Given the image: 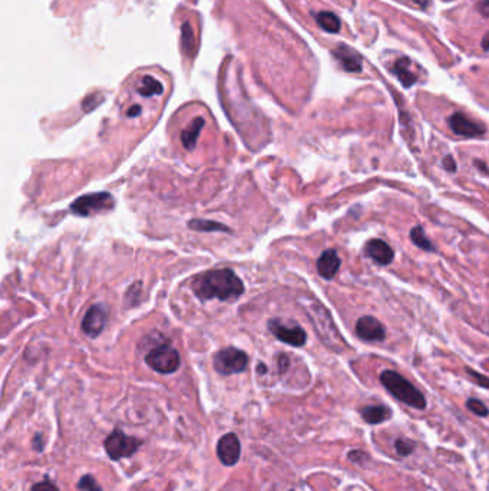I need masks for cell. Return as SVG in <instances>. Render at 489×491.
Listing matches in <instances>:
<instances>
[{
  "instance_id": "6da1fadb",
  "label": "cell",
  "mask_w": 489,
  "mask_h": 491,
  "mask_svg": "<svg viewBox=\"0 0 489 491\" xmlns=\"http://www.w3.org/2000/svg\"><path fill=\"white\" fill-rule=\"evenodd\" d=\"M192 290L201 300H231L244 293V285L231 269H214L195 278Z\"/></svg>"
},
{
  "instance_id": "7a4b0ae2",
  "label": "cell",
  "mask_w": 489,
  "mask_h": 491,
  "mask_svg": "<svg viewBox=\"0 0 489 491\" xmlns=\"http://www.w3.org/2000/svg\"><path fill=\"white\" fill-rule=\"evenodd\" d=\"M303 307L304 311L309 314V318L312 319L320 339L328 345V347L333 348L335 351H341L346 347V342L343 339L341 334L337 331L336 323L333 322L330 314L326 311L317 300L310 299L309 302H304Z\"/></svg>"
},
{
  "instance_id": "3957f363",
  "label": "cell",
  "mask_w": 489,
  "mask_h": 491,
  "mask_svg": "<svg viewBox=\"0 0 489 491\" xmlns=\"http://www.w3.org/2000/svg\"><path fill=\"white\" fill-rule=\"evenodd\" d=\"M380 382L382 385L401 403L415 408V410H425L426 399L423 394L416 388L410 381L402 376L399 372L388 369L380 374Z\"/></svg>"
},
{
  "instance_id": "277c9868",
  "label": "cell",
  "mask_w": 489,
  "mask_h": 491,
  "mask_svg": "<svg viewBox=\"0 0 489 491\" xmlns=\"http://www.w3.org/2000/svg\"><path fill=\"white\" fill-rule=\"evenodd\" d=\"M145 362L148 363V367L159 374H172L181 365V358L175 348H172L168 343H162L151 349Z\"/></svg>"
},
{
  "instance_id": "5b68a950",
  "label": "cell",
  "mask_w": 489,
  "mask_h": 491,
  "mask_svg": "<svg viewBox=\"0 0 489 491\" xmlns=\"http://www.w3.org/2000/svg\"><path fill=\"white\" fill-rule=\"evenodd\" d=\"M114 207L115 202L110 193H94L77 198L70 206V211L75 215L88 217L102 211H110Z\"/></svg>"
},
{
  "instance_id": "8992f818",
  "label": "cell",
  "mask_w": 489,
  "mask_h": 491,
  "mask_svg": "<svg viewBox=\"0 0 489 491\" xmlns=\"http://www.w3.org/2000/svg\"><path fill=\"white\" fill-rule=\"evenodd\" d=\"M141 444L142 443L135 439V436H130L121 430H115L108 435V439L105 440V450L111 460L118 461L126 457H131L132 454L137 452Z\"/></svg>"
},
{
  "instance_id": "52a82bcc",
  "label": "cell",
  "mask_w": 489,
  "mask_h": 491,
  "mask_svg": "<svg viewBox=\"0 0 489 491\" xmlns=\"http://www.w3.org/2000/svg\"><path fill=\"white\" fill-rule=\"evenodd\" d=\"M248 365V356L237 348L221 349L214 356V368L221 375H232L246 371Z\"/></svg>"
},
{
  "instance_id": "ba28073f",
  "label": "cell",
  "mask_w": 489,
  "mask_h": 491,
  "mask_svg": "<svg viewBox=\"0 0 489 491\" xmlns=\"http://www.w3.org/2000/svg\"><path fill=\"white\" fill-rule=\"evenodd\" d=\"M268 329L279 340L300 348L307 342V334L301 326L290 323L283 319H271L268 322Z\"/></svg>"
},
{
  "instance_id": "9c48e42d",
  "label": "cell",
  "mask_w": 489,
  "mask_h": 491,
  "mask_svg": "<svg viewBox=\"0 0 489 491\" xmlns=\"http://www.w3.org/2000/svg\"><path fill=\"white\" fill-rule=\"evenodd\" d=\"M449 128L454 131V134L465 137V138H474V137H481L486 133V128L472 119H469L466 115L462 113H455L448 118Z\"/></svg>"
},
{
  "instance_id": "30bf717a",
  "label": "cell",
  "mask_w": 489,
  "mask_h": 491,
  "mask_svg": "<svg viewBox=\"0 0 489 491\" xmlns=\"http://www.w3.org/2000/svg\"><path fill=\"white\" fill-rule=\"evenodd\" d=\"M217 456L224 465L237 464L241 456V444L239 436L230 432L223 435L217 444Z\"/></svg>"
},
{
  "instance_id": "8fae6325",
  "label": "cell",
  "mask_w": 489,
  "mask_h": 491,
  "mask_svg": "<svg viewBox=\"0 0 489 491\" xmlns=\"http://www.w3.org/2000/svg\"><path fill=\"white\" fill-rule=\"evenodd\" d=\"M356 334L366 342H382L386 336L383 325L373 316L359 318L356 322Z\"/></svg>"
},
{
  "instance_id": "7c38bea8",
  "label": "cell",
  "mask_w": 489,
  "mask_h": 491,
  "mask_svg": "<svg viewBox=\"0 0 489 491\" xmlns=\"http://www.w3.org/2000/svg\"><path fill=\"white\" fill-rule=\"evenodd\" d=\"M106 325V312L101 305H94L86 312L83 320H82V331L90 336L97 338Z\"/></svg>"
},
{
  "instance_id": "4fadbf2b",
  "label": "cell",
  "mask_w": 489,
  "mask_h": 491,
  "mask_svg": "<svg viewBox=\"0 0 489 491\" xmlns=\"http://www.w3.org/2000/svg\"><path fill=\"white\" fill-rule=\"evenodd\" d=\"M332 53L335 59L346 72H360L361 66H363V59H361L360 55L345 44L335 48Z\"/></svg>"
},
{
  "instance_id": "5bb4252c",
  "label": "cell",
  "mask_w": 489,
  "mask_h": 491,
  "mask_svg": "<svg viewBox=\"0 0 489 491\" xmlns=\"http://www.w3.org/2000/svg\"><path fill=\"white\" fill-rule=\"evenodd\" d=\"M365 254L380 266H388L395 259L393 249L386 242L380 239L369 240L365 246Z\"/></svg>"
},
{
  "instance_id": "9a60e30c",
  "label": "cell",
  "mask_w": 489,
  "mask_h": 491,
  "mask_svg": "<svg viewBox=\"0 0 489 491\" xmlns=\"http://www.w3.org/2000/svg\"><path fill=\"white\" fill-rule=\"evenodd\" d=\"M341 260L339 258V254L335 249H328L324 250L320 258L317 259V271L319 275L326 279V280H332L340 269Z\"/></svg>"
},
{
  "instance_id": "2e32d148",
  "label": "cell",
  "mask_w": 489,
  "mask_h": 491,
  "mask_svg": "<svg viewBox=\"0 0 489 491\" xmlns=\"http://www.w3.org/2000/svg\"><path fill=\"white\" fill-rule=\"evenodd\" d=\"M204 125H206L204 118L198 117L187 126V128L183 133H181V142H183V145L187 150L191 151V150L195 148L198 137H200L201 130L204 128Z\"/></svg>"
},
{
  "instance_id": "e0dca14e",
  "label": "cell",
  "mask_w": 489,
  "mask_h": 491,
  "mask_svg": "<svg viewBox=\"0 0 489 491\" xmlns=\"http://www.w3.org/2000/svg\"><path fill=\"white\" fill-rule=\"evenodd\" d=\"M392 72L397 77V79L401 81V84L405 88H410L416 81H418V75H416L415 72H412L410 59H408V58L397 59L393 65Z\"/></svg>"
},
{
  "instance_id": "ac0fdd59",
  "label": "cell",
  "mask_w": 489,
  "mask_h": 491,
  "mask_svg": "<svg viewBox=\"0 0 489 491\" xmlns=\"http://www.w3.org/2000/svg\"><path fill=\"white\" fill-rule=\"evenodd\" d=\"M360 414H361V418H363L368 424H372V425L382 424V423L388 421L392 416L390 408H388L385 405H369V407H365L363 410H361Z\"/></svg>"
},
{
  "instance_id": "d6986e66",
  "label": "cell",
  "mask_w": 489,
  "mask_h": 491,
  "mask_svg": "<svg viewBox=\"0 0 489 491\" xmlns=\"http://www.w3.org/2000/svg\"><path fill=\"white\" fill-rule=\"evenodd\" d=\"M317 25L329 33H339L341 29V23L339 17L332 12H319L315 15Z\"/></svg>"
},
{
  "instance_id": "ffe728a7",
  "label": "cell",
  "mask_w": 489,
  "mask_h": 491,
  "mask_svg": "<svg viewBox=\"0 0 489 491\" xmlns=\"http://www.w3.org/2000/svg\"><path fill=\"white\" fill-rule=\"evenodd\" d=\"M138 93L139 95L142 97H154V95H161L162 94V90H164V88H162L161 82L157 81L155 78L152 77H143L138 85Z\"/></svg>"
},
{
  "instance_id": "44dd1931",
  "label": "cell",
  "mask_w": 489,
  "mask_h": 491,
  "mask_svg": "<svg viewBox=\"0 0 489 491\" xmlns=\"http://www.w3.org/2000/svg\"><path fill=\"white\" fill-rule=\"evenodd\" d=\"M410 240L415 246H418L419 249L425 250V251H435L437 249H435L433 243L428 239V235L423 230L422 226H416L410 230Z\"/></svg>"
},
{
  "instance_id": "7402d4cb",
  "label": "cell",
  "mask_w": 489,
  "mask_h": 491,
  "mask_svg": "<svg viewBox=\"0 0 489 491\" xmlns=\"http://www.w3.org/2000/svg\"><path fill=\"white\" fill-rule=\"evenodd\" d=\"M190 229L198 230V231H230V229L221 223L217 222H210V220H191L190 222Z\"/></svg>"
},
{
  "instance_id": "603a6c76",
  "label": "cell",
  "mask_w": 489,
  "mask_h": 491,
  "mask_svg": "<svg viewBox=\"0 0 489 491\" xmlns=\"http://www.w3.org/2000/svg\"><path fill=\"white\" fill-rule=\"evenodd\" d=\"M466 408L470 412H474L475 415H478V416H488L489 415L488 407L482 401H479V399H475V398H469L468 399Z\"/></svg>"
},
{
  "instance_id": "cb8c5ba5",
  "label": "cell",
  "mask_w": 489,
  "mask_h": 491,
  "mask_svg": "<svg viewBox=\"0 0 489 491\" xmlns=\"http://www.w3.org/2000/svg\"><path fill=\"white\" fill-rule=\"evenodd\" d=\"M395 450H396L397 456H399V457H408L413 452L415 444L412 441H409V440L399 439V440H396V443H395Z\"/></svg>"
},
{
  "instance_id": "d4e9b609",
  "label": "cell",
  "mask_w": 489,
  "mask_h": 491,
  "mask_svg": "<svg viewBox=\"0 0 489 491\" xmlns=\"http://www.w3.org/2000/svg\"><path fill=\"white\" fill-rule=\"evenodd\" d=\"M78 490L81 491H102L101 485L92 476H83L78 483Z\"/></svg>"
},
{
  "instance_id": "484cf974",
  "label": "cell",
  "mask_w": 489,
  "mask_h": 491,
  "mask_svg": "<svg viewBox=\"0 0 489 491\" xmlns=\"http://www.w3.org/2000/svg\"><path fill=\"white\" fill-rule=\"evenodd\" d=\"M32 491H59V490H58V487L55 484L45 480V481H41V483H36L32 487Z\"/></svg>"
},
{
  "instance_id": "4316f807",
  "label": "cell",
  "mask_w": 489,
  "mask_h": 491,
  "mask_svg": "<svg viewBox=\"0 0 489 491\" xmlns=\"http://www.w3.org/2000/svg\"><path fill=\"white\" fill-rule=\"evenodd\" d=\"M466 372L470 375V376H472V379L477 382V384L478 385H481V387H483V388H489V379L486 378V376H483V375H481V374H478V372H475V371H472V369H466Z\"/></svg>"
},
{
  "instance_id": "83f0119b",
  "label": "cell",
  "mask_w": 489,
  "mask_h": 491,
  "mask_svg": "<svg viewBox=\"0 0 489 491\" xmlns=\"http://www.w3.org/2000/svg\"><path fill=\"white\" fill-rule=\"evenodd\" d=\"M183 39H184V45H186V50L190 52L191 46H192V30L190 28L188 23H186L183 26Z\"/></svg>"
},
{
  "instance_id": "f1b7e54d",
  "label": "cell",
  "mask_w": 489,
  "mask_h": 491,
  "mask_svg": "<svg viewBox=\"0 0 489 491\" xmlns=\"http://www.w3.org/2000/svg\"><path fill=\"white\" fill-rule=\"evenodd\" d=\"M349 460L350 461H355V463H363V461H366L369 457H368V454L366 452H363V451H360V450H356V451H350L349 452Z\"/></svg>"
},
{
  "instance_id": "f546056e",
  "label": "cell",
  "mask_w": 489,
  "mask_h": 491,
  "mask_svg": "<svg viewBox=\"0 0 489 491\" xmlns=\"http://www.w3.org/2000/svg\"><path fill=\"white\" fill-rule=\"evenodd\" d=\"M442 166H443V169H445L446 171H449V173H455V171H457V161H455V158L452 157V155L443 157Z\"/></svg>"
},
{
  "instance_id": "4dcf8cb0",
  "label": "cell",
  "mask_w": 489,
  "mask_h": 491,
  "mask_svg": "<svg viewBox=\"0 0 489 491\" xmlns=\"http://www.w3.org/2000/svg\"><path fill=\"white\" fill-rule=\"evenodd\" d=\"M477 9L483 17H489V0H478Z\"/></svg>"
},
{
  "instance_id": "1f68e13d",
  "label": "cell",
  "mask_w": 489,
  "mask_h": 491,
  "mask_svg": "<svg viewBox=\"0 0 489 491\" xmlns=\"http://www.w3.org/2000/svg\"><path fill=\"white\" fill-rule=\"evenodd\" d=\"M141 114V106L139 105H132L130 109H128V117H137Z\"/></svg>"
},
{
  "instance_id": "d6a6232c",
  "label": "cell",
  "mask_w": 489,
  "mask_h": 491,
  "mask_svg": "<svg viewBox=\"0 0 489 491\" xmlns=\"http://www.w3.org/2000/svg\"><path fill=\"white\" fill-rule=\"evenodd\" d=\"M33 445L36 447V450H39V451H42V447H43V444H42V436H41V434H38V435H36V436H34V440H33Z\"/></svg>"
},
{
  "instance_id": "836d02e7",
  "label": "cell",
  "mask_w": 489,
  "mask_h": 491,
  "mask_svg": "<svg viewBox=\"0 0 489 491\" xmlns=\"http://www.w3.org/2000/svg\"><path fill=\"white\" fill-rule=\"evenodd\" d=\"M482 49L483 50H489V30L485 33L483 39H482Z\"/></svg>"
},
{
  "instance_id": "e575fe53",
  "label": "cell",
  "mask_w": 489,
  "mask_h": 491,
  "mask_svg": "<svg viewBox=\"0 0 489 491\" xmlns=\"http://www.w3.org/2000/svg\"><path fill=\"white\" fill-rule=\"evenodd\" d=\"M412 2H415L418 6H421L422 9H426L428 5H429V0H412Z\"/></svg>"
},
{
  "instance_id": "d590c367",
  "label": "cell",
  "mask_w": 489,
  "mask_h": 491,
  "mask_svg": "<svg viewBox=\"0 0 489 491\" xmlns=\"http://www.w3.org/2000/svg\"><path fill=\"white\" fill-rule=\"evenodd\" d=\"M475 166L478 167V169H481L483 173H486V174H489V170L485 167V164L482 162V161H475Z\"/></svg>"
},
{
  "instance_id": "8d00e7d4",
  "label": "cell",
  "mask_w": 489,
  "mask_h": 491,
  "mask_svg": "<svg viewBox=\"0 0 489 491\" xmlns=\"http://www.w3.org/2000/svg\"><path fill=\"white\" fill-rule=\"evenodd\" d=\"M448 2H449V0H448Z\"/></svg>"
}]
</instances>
